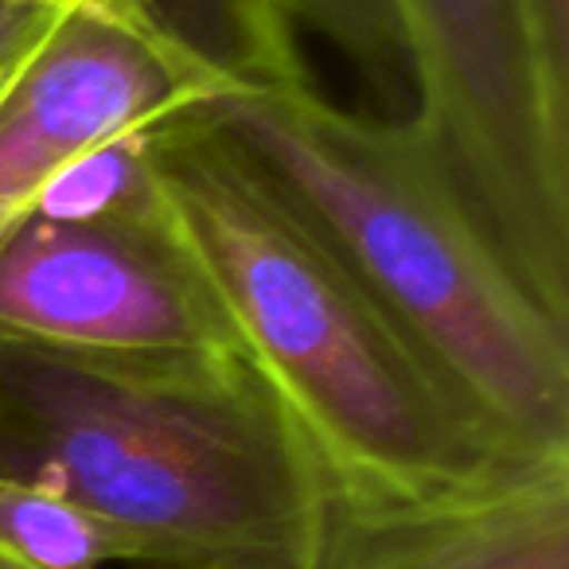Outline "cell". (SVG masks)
Segmentation results:
<instances>
[{
    "mask_svg": "<svg viewBox=\"0 0 569 569\" xmlns=\"http://www.w3.org/2000/svg\"><path fill=\"white\" fill-rule=\"evenodd\" d=\"M144 219L309 449L328 503L402 507L546 460L507 449L340 253L203 118L149 141Z\"/></svg>",
    "mask_w": 569,
    "mask_h": 569,
    "instance_id": "1",
    "label": "cell"
},
{
    "mask_svg": "<svg viewBox=\"0 0 569 569\" xmlns=\"http://www.w3.org/2000/svg\"><path fill=\"white\" fill-rule=\"evenodd\" d=\"M203 118L507 449L569 460V325L527 293L418 121L359 118L312 74L238 63Z\"/></svg>",
    "mask_w": 569,
    "mask_h": 569,
    "instance_id": "2",
    "label": "cell"
},
{
    "mask_svg": "<svg viewBox=\"0 0 569 569\" xmlns=\"http://www.w3.org/2000/svg\"><path fill=\"white\" fill-rule=\"evenodd\" d=\"M0 476L71 496L133 569H305L328 515L309 449L234 348L0 336Z\"/></svg>",
    "mask_w": 569,
    "mask_h": 569,
    "instance_id": "3",
    "label": "cell"
},
{
    "mask_svg": "<svg viewBox=\"0 0 569 569\" xmlns=\"http://www.w3.org/2000/svg\"><path fill=\"white\" fill-rule=\"evenodd\" d=\"M418 129L527 293L569 325V126L546 106L515 0H390Z\"/></svg>",
    "mask_w": 569,
    "mask_h": 569,
    "instance_id": "4",
    "label": "cell"
},
{
    "mask_svg": "<svg viewBox=\"0 0 569 569\" xmlns=\"http://www.w3.org/2000/svg\"><path fill=\"white\" fill-rule=\"evenodd\" d=\"M227 79L230 59L176 17L71 12L0 94V242L59 164L203 113Z\"/></svg>",
    "mask_w": 569,
    "mask_h": 569,
    "instance_id": "5",
    "label": "cell"
},
{
    "mask_svg": "<svg viewBox=\"0 0 569 569\" xmlns=\"http://www.w3.org/2000/svg\"><path fill=\"white\" fill-rule=\"evenodd\" d=\"M0 336L71 351L230 348L144 214L79 222L28 211L0 242Z\"/></svg>",
    "mask_w": 569,
    "mask_h": 569,
    "instance_id": "6",
    "label": "cell"
},
{
    "mask_svg": "<svg viewBox=\"0 0 569 569\" xmlns=\"http://www.w3.org/2000/svg\"><path fill=\"white\" fill-rule=\"evenodd\" d=\"M305 569H569V460L426 503H328Z\"/></svg>",
    "mask_w": 569,
    "mask_h": 569,
    "instance_id": "7",
    "label": "cell"
},
{
    "mask_svg": "<svg viewBox=\"0 0 569 569\" xmlns=\"http://www.w3.org/2000/svg\"><path fill=\"white\" fill-rule=\"evenodd\" d=\"M0 558L20 569H133L102 519L48 483L0 476Z\"/></svg>",
    "mask_w": 569,
    "mask_h": 569,
    "instance_id": "8",
    "label": "cell"
},
{
    "mask_svg": "<svg viewBox=\"0 0 569 569\" xmlns=\"http://www.w3.org/2000/svg\"><path fill=\"white\" fill-rule=\"evenodd\" d=\"M160 133V129H152ZM152 133H121L79 152L48 176L36 214L48 219H141Z\"/></svg>",
    "mask_w": 569,
    "mask_h": 569,
    "instance_id": "9",
    "label": "cell"
},
{
    "mask_svg": "<svg viewBox=\"0 0 569 569\" xmlns=\"http://www.w3.org/2000/svg\"><path fill=\"white\" fill-rule=\"evenodd\" d=\"M546 106L569 126V0H515Z\"/></svg>",
    "mask_w": 569,
    "mask_h": 569,
    "instance_id": "10",
    "label": "cell"
},
{
    "mask_svg": "<svg viewBox=\"0 0 569 569\" xmlns=\"http://www.w3.org/2000/svg\"><path fill=\"white\" fill-rule=\"evenodd\" d=\"M71 17L63 9L32 4V0H0V94L20 79L36 51L59 32V24Z\"/></svg>",
    "mask_w": 569,
    "mask_h": 569,
    "instance_id": "11",
    "label": "cell"
},
{
    "mask_svg": "<svg viewBox=\"0 0 569 569\" xmlns=\"http://www.w3.org/2000/svg\"><path fill=\"white\" fill-rule=\"evenodd\" d=\"M0 569H20V566H12V561H4V558H0Z\"/></svg>",
    "mask_w": 569,
    "mask_h": 569,
    "instance_id": "12",
    "label": "cell"
}]
</instances>
